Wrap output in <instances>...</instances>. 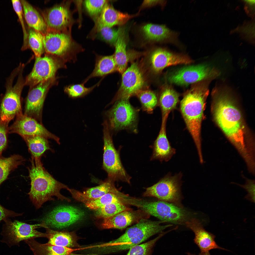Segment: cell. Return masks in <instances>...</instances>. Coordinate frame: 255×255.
Instances as JSON below:
<instances>
[{
  "label": "cell",
  "instance_id": "6da1fadb",
  "mask_svg": "<svg viewBox=\"0 0 255 255\" xmlns=\"http://www.w3.org/2000/svg\"><path fill=\"white\" fill-rule=\"evenodd\" d=\"M216 92L213 94L214 119L244 160H248L254 149L246 140L241 113L227 94Z\"/></svg>",
  "mask_w": 255,
  "mask_h": 255
},
{
  "label": "cell",
  "instance_id": "7a4b0ae2",
  "mask_svg": "<svg viewBox=\"0 0 255 255\" xmlns=\"http://www.w3.org/2000/svg\"><path fill=\"white\" fill-rule=\"evenodd\" d=\"M166 222L147 219H141L136 224L127 229L124 234L117 239L108 242L96 244L94 251L98 255H103L129 249L172 225H161Z\"/></svg>",
  "mask_w": 255,
  "mask_h": 255
},
{
  "label": "cell",
  "instance_id": "3957f363",
  "mask_svg": "<svg viewBox=\"0 0 255 255\" xmlns=\"http://www.w3.org/2000/svg\"><path fill=\"white\" fill-rule=\"evenodd\" d=\"M209 93L207 84L202 83L195 85L185 93L180 103L182 114L199 156L202 154L201 129Z\"/></svg>",
  "mask_w": 255,
  "mask_h": 255
},
{
  "label": "cell",
  "instance_id": "277c9868",
  "mask_svg": "<svg viewBox=\"0 0 255 255\" xmlns=\"http://www.w3.org/2000/svg\"><path fill=\"white\" fill-rule=\"evenodd\" d=\"M30 162L28 170L31 187L28 194L36 208H40L47 201L54 200L52 197L54 196L61 201H70L60 192L62 189L68 190L69 188L55 179L45 170L40 158L32 157Z\"/></svg>",
  "mask_w": 255,
  "mask_h": 255
},
{
  "label": "cell",
  "instance_id": "5b68a950",
  "mask_svg": "<svg viewBox=\"0 0 255 255\" xmlns=\"http://www.w3.org/2000/svg\"><path fill=\"white\" fill-rule=\"evenodd\" d=\"M23 68H15L7 79L6 91L0 108V121L8 126L15 116L22 114L21 95L25 80L22 76Z\"/></svg>",
  "mask_w": 255,
  "mask_h": 255
},
{
  "label": "cell",
  "instance_id": "8992f818",
  "mask_svg": "<svg viewBox=\"0 0 255 255\" xmlns=\"http://www.w3.org/2000/svg\"><path fill=\"white\" fill-rule=\"evenodd\" d=\"M127 203L136 206L149 215L166 222L182 224L186 222L188 218V214L184 209L164 201H150L129 196Z\"/></svg>",
  "mask_w": 255,
  "mask_h": 255
},
{
  "label": "cell",
  "instance_id": "52a82bcc",
  "mask_svg": "<svg viewBox=\"0 0 255 255\" xmlns=\"http://www.w3.org/2000/svg\"><path fill=\"white\" fill-rule=\"evenodd\" d=\"M103 125V167L107 174V178L114 182L120 180L130 183L131 177L123 166L119 153L114 147L107 121H105Z\"/></svg>",
  "mask_w": 255,
  "mask_h": 255
},
{
  "label": "cell",
  "instance_id": "ba28073f",
  "mask_svg": "<svg viewBox=\"0 0 255 255\" xmlns=\"http://www.w3.org/2000/svg\"><path fill=\"white\" fill-rule=\"evenodd\" d=\"M42 35L44 48L46 53L62 58L64 61L76 62L78 52L72 49L70 36L66 31L47 29L46 33Z\"/></svg>",
  "mask_w": 255,
  "mask_h": 255
},
{
  "label": "cell",
  "instance_id": "9c48e42d",
  "mask_svg": "<svg viewBox=\"0 0 255 255\" xmlns=\"http://www.w3.org/2000/svg\"><path fill=\"white\" fill-rule=\"evenodd\" d=\"M182 176L181 172L173 176L169 173L157 183L147 188L143 196L155 197L160 200L172 203L180 207Z\"/></svg>",
  "mask_w": 255,
  "mask_h": 255
},
{
  "label": "cell",
  "instance_id": "30bf717a",
  "mask_svg": "<svg viewBox=\"0 0 255 255\" xmlns=\"http://www.w3.org/2000/svg\"><path fill=\"white\" fill-rule=\"evenodd\" d=\"M5 223L1 234V242L9 246L19 245L20 242L39 237L47 238L46 233H42L36 229L42 227V224L30 225L17 220L12 221L8 218L3 220Z\"/></svg>",
  "mask_w": 255,
  "mask_h": 255
},
{
  "label": "cell",
  "instance_id": "8fae6325",
  "mask_svg": "<svg viewBox=\"0 0 255 255\" xmlns=\"http://www.w3.org/2000/svg\"><path fill=\"white\" fill-rule=\"evenodd\" d=\"M107 113L110 126L117 131L134 126L137 119V111L130 104L128 99L117 100Z\"/></svg>",
  "mask_w": 255,
  "mask_h": 255
},
{
  "label": "cell",
  "instance_id": "7c38bea8",
  "mask_svg": "<svg viewBox=\"0 0 255 255\" xmlns=\"http://www.w3.org/2000/svg\"><path fill=\"white\" fill-rule=\"evenodd\" d=\"M216 69L205 64L186 66L177 70L168 78L171 83L187 85L206 79L214 78L219 75Z\"/></svg>",
  "mask_w": 255,
  "mask_h": 255
},
{
  "label": "cell",
  "instance_id": "4fadbf2b",
  "mask_svg": "<svg viewBox=\"0 0 255 255\" xmlns=\"http://www.w3.org/2000/svg\"><path fill=\"white\" fill-rule=\"evenodd\" d=\"M62 62L51 56L36 57L32 71L25 80V85L31 87L54 78L58 69L63 66Z\"/></svg>",
  "mask_w": 255,
  "mask_h": 255
},
{
  "label": "cell",
  "instance_id": "5bb4252c",
  "mask_svg": "<svg viewBox=\"0 0 255 255\" xmlns=\"http://www.w3.org/2000/svg\"><path fill=\"white\" fill-rule=\"evenodd\" d=\"M84 213L75 207L62 205L56 207L48 213L42 221L49 227L61 229L68 227L81 219Z\"/></svg>",
  "mask_w": 255,
  "mask_h": 255
},
{
  "label": "cell",
  "instance_id": "9a60e30c",
  "mask_svg": "<svg viewBox=\"0 0 255 255\" xmlns=\"http://www.w3.org/2000/svg\"><path fill=\"white\" fill-rule=\"evenodd\" d=\"M144 84V78L138 64L133 63L122 74L121 86L115 99H128L142 89Z\"/></svg>",
  "mask_w": 255,
  "mask_h": 255
},
{
  "label": "cell",
  "instance_id": "2e32d148",
  "mask_svg": "<svg viewBox=\"0 0 255 255\" xmlns=\"http://www.w3.org/2000/svg\"><path fill=\"white\" fill-rule=\"evenodd\" d=\"M55 79L54 78L41 82L30 91L26 99L24 115L42 124L44 101L47 91Z\"/></svg>",
  "mask_w": 255,
  "mask_h": 255
},
{
  "label": "cell",
  "instance_id": "e0dca14e",
  "mask_svg": "<svg viewBox=\"0 0 255 255\" xmlns=\"http://www.w3.org/2000/svg\"><path fill=\"white\" fill-rule=\"evenodd\" d=\"M16 117L15 121L8 130L9 132L17 133L21 136L38 135L53 139L60 144L59 137L50 132L36 119L22 114Z\"/></svg>",
  "mask_w": 255,
  "mask_h": 255
},
{
  "label": "cell",
  "instance_id": "ac0fdd59",
  "mask_svg": "<svg viewBox=\"0 0 255 255\" xmlns=\"http://www.w3.org/2000/svg\"><path fill=\"white\" fill-rule=\"evenodd\" d=\"M193 61L187 56L174 53L162 48L154 50L150 54L149 58L150 68L155 73L161 72L164 68L169 66L189 64Z\"/></svg>",
  "mask_w": 255,
  "mask_h": 255
},
{
  "label": "cell",
  "instance_id": "d6986e66",
  "mask_svg": "<svg viewBox=\"0 0 255 255\" xmlns=\"http://www.w3.org/2000/svg\"><path fill=\"white\" fill-rule=\"evenodd\" d=\"M42 14L47 29L65 31L70 25L71 14L66 2L56 4L46 9Z\"/></svg>",
  "mask_w": 255,
  "mask_h": 255
},
{
  "label": "cell",
  "instance_id": "ffe728a7",
  "mask_svg": "<svg viewBox=\"0 0 255 255\" xmlns=\"http://www.w3.org/2000/svg\"><path fill=\"white\" fill-rule=\"evenodd\" d=\"M187 227L194 233L195 243L199 248L201 252H209L211 250L219 249L227 250L218 245L215 240V236L206 230L199 220L193 218L185 222Z\"/></svg>",
  "mask_w": 255,
  "mask_h": 255
},
{
  "label": "cell",
  "instance_id": "44dd1931",
  "mask_svg": "<svg viewBox=\"0 0 255 255\" xmlns=\"http://www.w3.org/2000/svg\"><path fill=\"white\" fill-rule=\"evenodd\" d=\"M149 215L141 210H125L110 217L104 219L101 226L104 229H123L133 223L142 219H147Z\"/></svg>",
  "mask_w": 255,
  "mask_h": 255
},
{
  "label": "cell",
  "instance_id": "7402d4cb",
  "mask_svg": "<svg viewBox=\"0 0 255 255\" xmlns=\"http://www.w3.org/2000/svg\"><path fill=\"white\" fill-rule=\"evenodd\" d=\"M141 30L145 38L149 41L179 44L177 33L165 25L148 24L143 26Z\"/></svg>",
  "mask_w": 255,
  "mask_h": 255
},
{
  "label": "cell",
  "instance_id": "603a6c76",
  "mask_svg": "<svg viewBox=\"0 0 255 255\" xmlns=\"http://www.w3.org/2000/svg\"><path fill=\"white\" fill-rule=\"evenodd\" d=\"M166 123L162 121L160 131L154 143L152 160L167 162L176 153V149L171 146L167 137Z\"/></svg>",
  "mask_w": 255,
  "mask_h": 255
},
{
  "label": "cell",
  "instance_id": "cb8c5ba5",
  "mask_svg": "<svg viewBox=\"0 0 255 255\" xmlns=\"http://www.w3.org/2000/svg\"><path fill=\"white\" fill-rule=\"evenodd\" d=\"M136 15H131L118 11L107 3L98 19V28L112 27L115 25H123Z\"/></svg>",
  "mask_w": 255,
  "mask_h": 255
},
{
  "label": "cell",
  "instance_id": "d4e9b609",
  "mask_svg": "<svg viewBox=\"0 0 255 255\" xmlns=\"http://www.w3.org/2000/svg\"><path fill=\"white\" fill-rule=\"evenodd\" d=\"M42 227L45 228L48 239V244L72 249L81 247L78 243V238L73 233L66 231L54 230L49 228L42 221Z\"/></svg>",
  "mask_w": 255,
  "mask_h": 255
},
{
  "label": "cell",
  "instance_id": "484cf974",
  "mask_svg": "<svg viewBox=\"0 0 255 255\" xmlns=\"http://www.w3.org/2000/svg\"><path fill=\"white\" fill-rule=\"evenodd\" d=\"M20 1L24 16L28 26L42 34H45L47 28L42 16L27 1L21 0Z\"/></svg>",
  "mask_w": 255,
  "mask_h": 255
},
{
  "label": "cell",
  "instance_id": "4316f807",
  "mask_svg": "<svg viewBox=\"0 0 255 255\" xmlns=\"http://www.w3.org/2000/svg\"><path fill=\"white\" fill-rule=\"evenodd\" d=\"M29 246L34 255H68L79 250L39 243L34 239L25 241Z\"/></svg>",
  "mask_w": 255,
  "mask_h": 255
},
{
  "label": "cell",
  "instance_id": "83f0119b",
  "mask_svg": "<svg viewBox=\"0 0 255 255\" xmlns=\"http://www.w3.org/2000/svg\"><path fill=\"white\" fill-rule=\"evenodd\" d=\"M117 71L114 55L96 56L94 68L83 82L84 84L90 79L104 76Z\"/></svg>",
  "mask_w": 255,
  "mask_h": 255
},
{
  "label": "cell",
  "instance_id": "f1b7e54d",
  "mask_svg": "<svg viewBox=\"0 0 255 255\" xmlns=\"http://www.w3.org/2000/svg\"><path fill=\"white\" fill-rule=\"evenodd\" d=\"M124 28L121 27L118 38L115 45L114 54L117 71L122 74L126 70L128 58L126 50V41Z\"/></svg>",
  "mask_w": 255,
  "mask_h": 255
},
{
  "label": "cell",
  "instance_id": "f546056e",
  "mask_svg": "<svg viewBox=\"0 0 255 255\" xmlns=\"http://www.w3.org/2000/svg\"><path fill=\"white\" fill-rule=\"evenodd\" d=\"M114 181L108 178L101 184L89 188L83 193L76 191L74 194L80 197V200L84 202L86 200L98 198L105 194L113 192L116 188Z\"/></svg>",
  "mask_w": 255,
  "mask_h": 255
},
{
  "label": "cell",
  "instance_id": "4dcf8cb0",
  "mask_svg": "<svg viewBox=\"0 0 255 255\" xmlns=\"http://www.w3.org/2000/svg\"><path fill=\"white\" fill-rule=\"evenodd\" d=\"M179 97L178 93L171 88L167 87L162 91L159 100L162 120L167 121L170 113L175 108L178 102Z\"/></svg>",
  "mask_w": 255,
  "mask_h": 255
},
{
  "label": "cell",
  "instance_id": "1f68e13d",
  "mask_svg": "<svg viewBox=\"0 0 255 255\" xmlns=\"http://www.w3.org/2000/svg\"><path fill=\"white\" fill-rule=\"evenodd\" d=\"M26 142L32 157L40 158L44 152L51 150L47 138L37 135L22 136Z\"/></svg>",
  "mask_w": 255,
  "mask_h": 255
},
{
  "label": "cell",
  "instance_id": "d6a6232c",
  "mask_svg": "<svg viewBox=\"0 0 255 255\" xmlns=\"http://www.w3.org/2000/svg\"><path fill=\"white\" fill-rule=\"evenodd\" d=\"M25 159L21 156L14 154L6 157H0V185L8 178L11 172L22 164Z\"/></svg>",
  "mask_w": 255,
  "mask_h": 255
},
{
  "label": "cell",
  "instance_id": "836d02e7",
  "mask_svg": "<svg viewBox=\"0 0 255 255\" xmlns=\"http://www.w3.org/2000/svg\"><path fill=\"white\" fill-rule=\"evenodd\" d=\"M131 210L121 202L111 203L96 210L95 216L99 218H108L123 211Z\"/></svg>",
  "mask_w": 255,
  "mask_h": 255
},
{
  "label": "cell",
  "instance_id": "e575fe53",
  "mask_svg": "<svg viewBox=\"0 0 255 255\" xmlns=\"http://www.w3.org/2000/svg\"><path fill=\"white\" fill-rule=\"evenodd\" d=\"M28 34V48L32 50L36 57H40L44 49L42 34L31 28Z\"/></svg>",
  "mask_w": 255,
  "mask_h": 255
},
{
  "label": "cell",
  "instance_id": "d590c367",
  "mask_svg": "<svg viewBox=\"0 0 255 255\" xmlns=\"http://www.w3.org/2000/svg\"><path fill=\"white\" fill-rule=\"evenodd\" d=\"M140 100L144 110L148 112H152L157 103V96L153 91L142 89L135 95Z\"/></svg>",
  "mask_w": 255,
  "mask_h": 255
},
{
  "label": "cell",
  "instance_id": "8d00e7d4",
  "mask_svg": "<svg viewBox=\"0 0 255 255\" xmlns=\"http://www.w3.org/2000/svg\"><path fill=\"white\" fill-rule=\"evenodd\" d=\"M117 190L113 192L108 193L98 198L87 200L84 202L87 207L96 210L109 204L120 202L115 193Z\"/></svg>",
  "mask_w": 255,
  "mask_h": 255
},
{
  "label": "cell",
  "instance_id": "74e56055",
  "mask_svg": "<svg viewBox=\"0 0 255 255\" xmlns=\"http://www.w3.org/2000/svg\"><path fill=\"white\" fill-rule=\"evenodd\" d=\"M166 233V232L162 233L152 240L132 247L129 249L126 255H152L156 243Z\"/></svg>",
  "mask_w": 255,
  "mask_h": 255
},
{
  "label": "cell",
  "instance_id": "f35d334b",
  "mask_svg": "<svg viewBox=\"0 0 255 255\" xmlns=\"http://www.w3.org/2000/svg\"><path fill=\"white\" fill-rule=\"evenodd\" d=\"M101 81L93 86L89 87L85 86V84L72 85L66 87L65 91L71 97L76 98L84 96L91 92L96 86L99 85Z\"/></svg>",
  "mask_w": 255,
  "mask_h": 255
},
{
  "label": "cell",
  "instance_id": "ab89813d",
  "mask_svg": "<svg viewBox=\"0 0 255 255\" xmlns=\"http://www.w3.org/2000/svg\"><path fill=\"white\" fill-rule=\"evenodd\" d=\"M98 28V36L102 40L114 46L118 38L121 27L117 29L103 27Z\"/></svg>",
  "mask_w": 255,
  "mask_h": 255
},
{
  "label": "cell",
  "instance_id": "60d3db41",
  "mask_svg": "<svg viewBox=\"0 0 255 255\" xmlns=\"http://www.w3.org/2000/svg\"><path fill=\"white\" fill-rule=\"evenodd\" d=\"M11 1L13 9L18 17L22 28L23 34V43L21 49L22 50H25L28 48V34L24 24L21 4L20 0H13Z\"/></svg>",
  "mask_w": 255,
  "mask_h": 255
},
{
  "label": "cell",
  "instance_id": "b9f144b4",
  "mask_svg": "<svg viewBox=\"0 0 255 255\" xmlns=\"http://www.w3.org/2000/svg\"><path fill=\"white\" fill-rule=\"evenodd\" d=\"M107 1L89 0L85 1L84 4L87 12L91 16H96L100 14Z\"/></svg>",
  "mask_w": 255,
  "mask_h": 255
},
{
  "label": "cell",
  "instance_id": "7bdbcfd3",
  "mask_svg": "<svg viewBox=\"0 0 255 255\" xmlns=\"http://www.w3.org/2000/svg\"><path fill=\"white\" fill-rule=\"evenodd\" d=\"M7 126L0 121V157L2 156L3 152L7 146V133L8 130Z\"/></svg>",
  "mask_w": 255,
  "mask_h": 255
},
{
  "label": "cell",
  "instance_id": "ee69618b",
  "mask_svg": "<svg viewBox=\"0 0 255 255\" xmlns=\"http://www.w3.org/2000/svg\"><path fill=\"white\" fill-rule=\"evenodd\" d=\"M22 214L6 209L0 204V221L6 218L21 216Z\"/></svg>",
  "mask_w": 255,
  "mask_h": 255
},
{
  "label": "cell",
  "instance_id": "f6af8a7d",
  "mask_svg": "<svg viewBox=\"0 0 255 255\" xmlns=\"http://www.w3.org/2000/svg\"><path fill=\"white\" fill-rule=\"evenodd\" d=\"M246 180L245 184L243 185H240V186L245 188L248 191L249 195H254L255 190V181L254 180L249 179L242 175Z\"/></svg>",
  "mask_w": 255,
  "mask_h": 255
},
{
  "label": "cell",
  "instance_id": "bcb514c9",
  "mask_svg": "<svg viewBox=\"0 0 255 255\" xmlns=\"http://www.w3.org/2000/svg\"><path fill=\"white\" fill-rule=\"evenodd\" d=\"M166 1L164 0H145L144 1L141 6L143 8L153 5H159L164 7L166 3Z\"/></svg>",
  "mask_w": 255,
  "mask_h": 255
},
{
  "label": "cell",
  "instance_id": "7dc6e473",
  "mask_svg": "<svg viewBox=\"0 0 255 255\" xmlns=\"http://www.w3.org/2000/svg\"><path fill=\"white\" fill-rule=\"evenodd\" d=\"M187 255H196L195 254H192L189 252L187 253ZM198 255H211L209 252H201Z\"/></svg>",
  "mask_w": 255,
  "mask_h": 255
},
{
  "label": "cell",
  "instance_id": "c3c4849f",
  "mask_svg": "<svg viewBox=\"0 0 255 255\" xmlns=\"http://www.w3.org/2000/svg\"><path fill=\"white\" fill-rule=\"evenodd\" d=\"M68 255H98L94 253H88L85 254H78L74 253L72 252L71 253Z\"/></svg>",
  "mask_w": 255,
  "mask_h": 255
}]
</instances>
